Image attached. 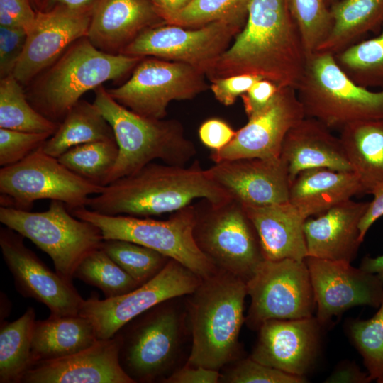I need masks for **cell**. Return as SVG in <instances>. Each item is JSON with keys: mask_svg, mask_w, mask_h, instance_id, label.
Masks as SVG:
<instances>
[{"mask_svg": "<svg viewBox=\"0 0 383 383\" xmlns=\"http://www.w3.org/2000/svg\"><path fill=\"white\" fill-rule=\"evenodd\" d=\"M307 57L286 0H249L243 28L206 77L252 74L296 89Z\"/></svg>", "mask_w": 383, "mask_h": 383, "instance_id": "cell-1", "label": "cell"}, {"mask_svg": "<svg viewBox=\"0 0 383 383\" xmlns=\"http://www.w3.org/2000/svg\"><path fill=\"white\" fill-rule=\"evenodd\" d=\"M231 199L196 161L188 167L151 162L105 186L87 208L104 215L149 217L174 213L196 199L219 204Z\"/></svg>", "mask_w": 383, "mask_h": 383, "instance_id": "cell-2", "label": "cell"}, {"mask_svg": "<svg viewBox=\"0 0 383 383\" xmlns=\"http://www.w3.org/2000/svg\"><path fill=\"white\" fill-rule=\"evenodd\" d=\"M190 295L192 345L187 365L218 370L239 354L246 282L218 270L201 279Z\"/></svg>", "mask_w": 383, "mask_h": 383, "instance_id": "cell-3", "label": "cell"}, {"mask_svg": "<svg viewBox=\"0 0 383 383\" xmlns=\"http://www.w3.org/2000/svg\"><path fill=\"white\" fill-rule=\"evenodd\" d=\"M143 58L103 52L82 37L26 87V94L39 113L60 124L84 94L121 79Z\"/></svg>", "mask_w": 383, "mask_h": 383, "instance_id": "cell-4", "label": "cell"}, {"mask_svg": "<svg viewBox=\"0 0 383 383\" xmlns=\"http://www.w3.org/2000/svg\"><path fill=\"white\" fill-rule=\"evenodd\" d=\"M94 91L93 103L111 126L118 146V158L106 186L155 160L185 166L196 155L195 145L186 137L179 121L138 114L113 99L103 85Z\"/></svg>", "mask_w": 383, "mask_h": 383, "instance_id": "cell-5", "label": "cell"}, {"mask_svg": "<svg viewBox=\"0 0 383 383\" xmlns=\"http://www.w3.org/2000/svg\"><path fill=\"white\" fill-rule=\"evenodd\" d=\"M306 117L331 129L360 121L383 119V89L372 91L354 82L333 55L315 52L307 57L296 88Z\"/></svg>", "mask_w": 383, "mask_h": 383, "instance_id": "cell-6", "label": "cell"}, {"mask_svg": "<svg viewBox=\"0 0 383 383\" xmlns=\"http://www.w3.org/2000/svg\"><path fill=\"white\" fill-rule=\"evenodd\" d=\"M70 211L75 217L96 226L104 240H124L148 247L179 262L201 279L218 270L194 240V204L172 213L167 220L104 215L87 207Z\"/></svg>", "mask_w": 383, "mask_h": 383, "instance_id": "cell-7", "label": "cell"}, {"mask_svg": "<svg viewBox=\"0 0 383 383\" xmlns=\"http://www.w3.org/2000/svg\"><path fill=\"white\" fill-rule=\"evenodd\" d=\"M0 222L48 255L55 271L70 281L81 261L104 241L96 226L75 217L60 201L52 200L42 212L1 206Z\"/></svg>", "mask_w": 383, "mask_h": 383, "instance_id": "cell-8", "label": "cell"}, {"mask_svg": "<svg viewBox=\"0 0 383 383\" xmlns=\"http://www.w3.org/2000/svg\"><path fill=\"white\" fill-rule=\"evenodd\" d=\"M194 240L214 266L245 282L265 260L256 230L243 206L231 199L194 204Z\"/></svg>", "mask_w": 383, "mask_h": 383, "instance_id": "cell-9", "label": "cell"}, {"mask_svg": "<svg viewBox=\"0 0 383 383\" xmlns=\"http://www.w3.org/2000/svg\"><path fill=\"white\" fill-rule=\"evenodd\" d=\"M104 187L76 174L40 147L23 160L0 169L1 206L30 211L35 201L63 202L70 211L87 207Z\"/></svg>", "mask_w": 383, "mask_h": 383, "instance_id": "cell-10", "label": "cell"}, {"mask_svg": "<svg viewBox=\"0 0 383 383\" xmlns=\"http://www.w3.org/2000/svg\"><path fill=\"white\" fill-rule=\"evenodd\" d=\"M246 287L251 302L245 323L250 329L270 319L313 316L316 300L305 260H265Z\"/></svg>", "mask_w": 383, "mask_h": 383, "instance_id": "cell-11", "label": "cell"}, {"mask_svg": "<svg viewBox=\"0 0 383 383\" xmlns=\"http://www.w3.org/2000/svg\"><path fill=\"white\" fill-rule=\"evenodd\" d=\"M205 77L188 64L146 57L135 66L128 80L107 91L133 112L163 119L170 102L192 99L209 87Z\"/></svg>", "mask_w": 383, "mask_h": 383, "instance_id": "cell-12", "label": "cell"}, {"mask_svg": "<svg viewBox=\"0 0 383 383\" xmlns=\"http://www.w3.org/2000/svg\"><path fill=\"white\" fill-rule=\"evenodd\" d=\"M201 278L179 262L170 259L154 277L123 295L84 300L79 314L93 324L98 339L113 337L127 323L171 299L192 294Z\"/></svg>", "mask_w": 383, "mask_h": 383, "instance_id": "cell-13", "label": "cell"}, {"mask_svg": "<svg viewBox=\"0 0 383 383\" xmlns=\"http://www.w3.org/2000/svg\"><path fill=\"white\" fill-rule=\"evenodd\" d=\"M244 25L226 20L196 28L164 24L142 33L121 54L186 63L206 75Z\"/></svg>", "mask_w": 383, "mask_h": 383, "instance_id": "cell-14", "label": "cell"}, {"mask_svg": "<svg viewBox=\"0 0 383 383\" xmlns=\"http://www.w3.org/2000/svg\"><path fill=\"white\" fill-rule=\"evenodd\" d=\"M162 304L118 331L121 338L120 365L135 382L155 380L167 370L176 353L179 318L172 309L161 307Z\"/></svg>", "mask_w": 383, "mask_h": 383, "instance_id": "cell-15", "label": "cell"}, {"mask_svg": "<svg viewBox=\"0 0 383 383\" xmlns=\"http://www.w3.org/2000/svg\"><path fill=\"white\" fill-rule=\"evenodd\" d=\"M23 237L8 227L0 228V248L17 291L49 309L52 317L79 314L84 299L70 281L52 271L23 243Z\"/></svg>", "mask_w": 383, "mask_h": 383, "instance_id": "cell-16", "label": "cell"}, {"mask_svg": "<svg viewBox=\"0 0 383 383\" xmlns=\"http://www.w3.org/2000/svg\"><path fill=\"white\" fill-rule=\"evenodd\" d=\"M316 300L315 317L324 327L350 308H378L383 298V281L375 274L350 262L307 257Z\"/></svg>", "mask_w": 383, "mask_h": 383, "instance_id": "cell-17", "label": "cell"}, {"mask_svg": "<svg viewBox=\"0 0 383 383\" xmlns=\"http://www.w3.org/2000/svg\"><path fill=\"white\" fill-rule=\"evenodd\" d=\"M305 116L296 89L281 87L262 110L248 118L231 143L211 151L214 162L242 158H277L288 131Z\"/></svg>", "mask_w": 383, "mask_h": 383, "instance_id": "cell-18", "label": "cell"}, {"mask_svg": "<svg viewBox=\"0 0 383 383\" xmlns=\"http://www.w3.org/2000/svg\"><path fill=\"white\" fill-rule=\"evenodd\" d=\"M323 326L315 316L270 319L258 329L250 357L265 365L304 377L319 355Z\"/></svg>", "mask_w": 383, "mask_h": 383, "instance_id": "cell-19", "label": "cell"}, {"mask_svg": "<svg viewBox=\"0 0 383 383\" xmlns=\"http://www.w3.org/2000/svg\"><path fill=\"white\" fill-rule=\"evenodd\" d=\"M91 13L37 11L26 30L23 51L13 76L26 87L52 65L74 41L87 37Z\"/></svg>", "mask_w": 383, "mask_h": 383, "instance_id": "cell-20", "label": "cell"}, {"mask_svg": "<svg viewBox=\"0 0 383 383\" xmlns=\"http://www.w3.org/2000/svg\"><path fill=\"white\" fill-rule=\"evenodd\" d=\"M212 178L243 206H262L289 201L291 181L284 161L277 158H242L214 163Z\"/></svg>", "mask_w": 383, "mask_h": 383, "instance_id": "cell-21", "label": "cell"}, {"mask_svg": "<svg viewBox=\"0 0 383 383\" xmlns=\"http://www.w3.org/2000/svg\"><path fill=\"white\" fill-rule=\"evenodd\" d=\"M119 333L60 359L34 364L23 383H135L120 365Z\"/></svg>", "mask_w": 383, "mask_h": 383, "instance_id": "cell-22", "label": "cell"}, {"mask_svg": "<svg viewBox=\"0 0 383 383\" xmlns=\"http://www.w3.org/2000/svg\"><path fill=\"white\" fill-rule=\"evenodd\" d=\"M164 24L151 0H98L87 38L99 50L117 55L146 30Z\"/></svg>", "mask_w": 383, "mask_h": 383, "instance_id": "cell-23", "label": "cell"}, {"mask_svg": "<svg viewBox=\"0 0 383 383\" xmlns=\"http://www.w3.org/2000/svg\"><path fill=\"white\" fill-rule=\"evenodd\" d=\"M369 202L343 201L304 225L307 257L352 262L360 245V223Z\"/></svg>", "mask_w": 383, "mask_h": 383, "instance_id": "cell-24", "label": "cell"}, {"mask_svg": "<svg viewBox=\"0 0 383 383\" xmlns=\"http://www.w3.org/2000/svg\"><path fill=\"white\" fill-rule=\"evenodd\" d=\"M291 183L301 172L316 167L352 171L340 138L318 120L304 117L287 133L281 150Z\"/></svg>", "mask_w": 383, "mask_h": 383, "instance_id": "cell-25", "label": "cell"}, {"mask_svg": "<svg viewBox=\"0 0 383 383\" xmlns=\"http://www.w3.org/2000/svg\"><path fill=\"white\" fill-rule=\"evenodd\" d=\"M243 207L256 230L265 260H306L304 225L306 218L289 201Z\"/></svg>", "mask_w": 383, "mask_h": 383, "instance_id": "cell-26", "label": "cell"}, {"mask_svg": "<svg viewBox=\"0 0 383 383\" xmlns=\"http://www.w3.org/2000/svg\"><path fill=\"white\" fill-rule=\"evenodd\" d=\"M359 194L364 191L353 172L316 167L304 170L294 178L289 202L307 219Z\"/></svg>", "mask_w": 383, "mask_h": 383, "instance_id": "cell-27", "label": "cell"}, {"mask_svg": "<svg viewBox=\"0 0 383 383\" xmlns=\"http://www.w3.org/2000/svg\"><path fill=\"white\" fill-rule=\"evenodd\" d=\"M98 340L91 322L80 314L36 320L31 340L32 366L78 353Z\"/></svg>", "mask_w": 383, "mask_h": 383, "instance_id": "cell-28", "label": "cell"}, {"mask_svg": "<svg viewBox=\"0 0 383 383\" xmlns=\"http://www.w3.org/2000/svg\"><path fill=\"white\" fill-rule=\"evenodd\" d=\"M340 139L364 194L383 182V119L360 121L340 129Z\"/></svg>", "mask_w": 383, "mask_h": 383, "instance_id": "cell-29", "label": "cell"}, {"mask_svg": "<svg viewBox=\"0 0 383 383\" xmlns=\"http://www.w3.org/2000/svg\"><path fill=\"white\" fill-rule=\"evenodd\" d=\"M329 10L332 27L316 52L335 55L383 26V0H340Z\"/></svg>", "mask_w": 383, "mask_h": 383, "instance_id": "cell-30", "label": "cell"}, {"mask_svg": "<svg viewBox=\"0 0 383 383\" xmlns=\"http://www.w3.org/2000/svg\"><path fill=\"white\" fill-rule=\"evenodd\" d=\"M114 139L111 126L94 103L80 99L41 148L45 153L57 158L78 145Z\"/></svg>", "mask_w": 383, "mask_h": 383, "instance_id": "cell-31", "label": "cell"}, {"mask_svg": "<svg viewBox=\"0 0 383 383\" xmlns=\"http://www.w3.org/2000/svg\"><path fill=\"white\" fill-rule=\"evenodd\" d=\"M35 321V309L28 307L14 321H1L0 383H21L32 366L31 340Z\"/></svg>", "mask_w": 383, "mask_h": 383, "instance_id": "cell-32", "label": "cell"}, {"mask_svg": "<svg viewBox=\"0 0 383 383\" xmlns=\"http://www.w3.org/2000/svg\"><path fill=\"white\" fill-rule=\"evenodd\" d=\"M24 87L9 74L0 79V128L51 135L59 127L39 113L29 102Z\"/></svg>", "mask_w": 383, "mask_h": 383, "instance_id": "cell-33", "label": "cell"}, {"mask_svg": "<svg viewBox=\"0 0 383 383\" xmlns=\"http://www.w3.org/2000/svg\"><path fill=\"white\" fill-rule=\"evenodd\" d=\"M334 57L357 84L383 89V26L377 36L357 43Z\"/></svg>", "mask_w": 383, "mask_h": 383, "instance_id": "cell-34", "label": "cell"}, {"mask_svg": "<svg viewBox=\"0 0 383 383\" xmlns=\"http://www.w3.org/2000/svg\"><path fill=\"white\" fill-rule=\"evenodd\" d=\"M118 155L116 140L84 143L57 157L60 163L79 177L105 187Z\"/></svg>", "mask_w": 383, "mask_h": 383, "instance_id": "cell-35", "label": "cell"}, {"mask_svg": "<svg viewBox=\"0 0 383 383\" xmlns=\"http://www.w3.org/2000/svg\"><path fill=\"white\" fill-rule=\"evenodd\" d=\"M73 277L99 288L105 299L123 295L140 285L101 248L91 252L81 261Z\"/></svg>", "mask_w": 383, "mask_h": 383, "instance_id": "cell-36", "label": "cell"}, {"mask_svg": "<svg viewBox=\"0 0 383 383\" xmlns=\"http://www.w3.org/2000/svg\"><path fill=\"white\" fill-rule=\"evenodd\" d=\"M101 248L140 284L157 274L170 260L155 250L124 240H104Z\"/></svg>", "mask_w": 383, "mask_h": 383, "instance_id": "cell-37", "label": "cell"}, {"mask_svg": "<svg viewBox=\"0 0 383 383\" xmlns=\"http://www.w3.org/2000/svg\"><path fill=\"white\" fill-rule=\"evenodd\" d=\"M378 309L369 319L349 320L346 331L372 380L383 383V298Z\"/></svg>", "mask_w": 383, "mask_h": 383, "instance_id": "cell-38", "label": "cell"}, {"mask_svg": "<svg viewBox=\"0 0 383 383\" xmlns=\"http://www.w3.org/2000/svg\"><path fill=\"white\" fill-rule=\"evenodd\" d=\"M249 0H191L181 11L170 18L166 24L196 28L218 21L245 23Z\"/></svg>", "mask_w": 383, "mask_h": 383, "instance_id": "cell-39", "label": "cell"}, {"mask_svg": "<svg viewBox=\"0 0 383 383\" xmlns=\"http://www.w3.org/2000/svg\"><path fill=\"white\" fill-rule=\"evenodd\" d=\"M286 2L309 56L317 50L331 29L330 10L326 0H286Z\"/></svg>", "mask_w": 383, "mask_h": 383, "instance_id": "cell-40", "label": "cell"}, {"mask_svg": "<svg viewBox=\"0 0 383 383\" xmlns=\"http://www.w3.org/2000/svg\"><path fill=\"white\" fill-rule=\"evenodd\" d=\"M221 380L229 383H305L307 379L255 361L250 357L238 361Z\"/></svg>", "mask_w": 383, "mask_h": 383, "instance_id": "cell-41", "label": "cell"}, {"mask_svg": "<svg viewBox=\"0 0 383 383\" xmlns=\"http://www.w3.org/2000/svg\"><path fill=\"white\" fill-rule=\"evenodd\" d=\"M52 135L47 133H30L0 128V165L16 164L37 149Z\"/></svg>", "mask_w": 383, "mask_h": 383, "instance_id": "cell-42", "label": "cell"}, {"mask_svg": "<svg viewBox=\"0 0 383 383\" xmlns=\"http://www.w3.org/2000/svg\"><path fill=\"white\" fill-rule=\"evenodd\" d=\"M24 28L0 26V77L13 73L26 41Z\"/></svg>", "mask_w": 383, "mask_h": 383, "instance_id": "cell-43", "label": "cell"}, {"mask_svg": "<svg viewBox=\"0 0 383 383\" xmlns=\"http://www.w3.org/2000/svg\"><path fill=\"white\" fill-rule=\"evenodd\" d=\"M262 78L252 74H236L210 80L209 88L216 99L224 106L233 105L254 83Z\"/></svg>", "mask_w": 383, "mask_h": 383, "instance_id": "cell-44", "label": "cell"}, {"mask_svg": "<svg viewBox=\"0 0 383 383\" xmlns=\"http://www.w3.org/2000/svg\"><path fill=\"white\" fill-rule=\"evenodd\" d=\"M37 16L29 0H0V26L27 30Z\"/></svg>", "mask_w": 383, "mask_h": 383, "instance_id": "cell-45", "label": "cell"}, {"mask_svg": "<svg viewBox=\"0 0 383 383\" xmlns=\"http://www.w3.org/2000/svg\"><path fill=\"white\" fill-rule=\"evenodd\" d=\"M236 131L225 121L211 118L199 126L198 134L201 143L211 151H218L228 145Z\"/></svg>", "mask_w": 383, "mask_h": 383, "instance_id": "cell-46", "label": "cell"}, {"mask_svg": "<svg viewBox=\"0 0 383 383\" xmlns=\"http://www.w3.org/2000/svg\"><path fill=\"white\" fill-rule=\"evenodd\" d=\"M279 87L274 82L261 79L240 97L248 118L265 108L273 99Z\"/></svg>", "mask_w": 383, "mask_h": 383, "instance_id": "cell-47", "label": "cell"}, {"mask_svg": "<svg viewBox=\"0 0 383 383\" xmlns=\"http://www.w3.org/2000/svg\"><path fill=\"white\" fill-rule=\"evenodd\" d=\"M221 375L217 370L201 366H187L164 379L167 383H217Z\"/></svg>", "mask_w": 383, "mask_h": 383, "instance_id": "cell-48", "label": "cell"}, {"mask_svg": "<svg viewBox=\"0 0 383 383\" xmlns=\"http://www.w3.org/2000/svg\"><path fill=\"white\" fill-rule=\"evenodd\" d=\"M372 381L367 372H362L356 363L345 360L337 365L324 382L369 383Z\"/></svg>", "mask_w": 383, "mask_h": 383, "instance_id": "cell-49", "label": "cell"}, {"mask_svg": "<svg viewBox=\"0 0 383 383\" xmlns=\"http://www.w3.org/2000/svg\"><path fill=\"white\" fill-rule=\"evenodd\" d=\"M370 194L373 196V199L369 202L367 209L359 226L360 238L362 242L372 224L383 216V182L377 184Z\"/></svg>", "mask_w": 383, "mask_h": 383, "instance_id": "cell-50", "label": "cell"}, {"mask_svg": "<svg viewBox=\"0 0 383 383\" xmlns=\"http://www.w3.org/2000/svg\"><path fill=\"white\" fill-rule=\"evenodd\" d=\"M98 0H38V11H65L74 13H92Z\"/></svg>", "mask_w": 383, "mask_h": 383, "instance_id": "cell-51", "label": "cell"}, {"mask_svg": "<svg viewBox=\"0 0 383 383\" xmlns=\"http://www.w3.org/2000/svg\"><path fill=\"white\" fill-rule=\"evenodd\" d=\"M162 18L167 21L184 9L191 0H151Z\"/></svg>", "mask_w": 383, "mask_h": 383, "instance_id": "cell-52", "label": "cell"}, {"mask_svg": "<svg viewBox=\"0 0 383 383\" xmlns=\"http://www.w3.org/2000/svg\"><path fill=\"white\" fill-rule=\"evenodd\" d=\"M359 267L365 271L377 274L383 281V254L374 257H364Z\"/></svg>", "mask_w": 383, "mask_h": 383, "instance_id": "cell-53", "label": "cell"}, {"mask_svg": "<svg viewBox=\"0 0 383 383\" xmlns=\"http://www.w3.org/2000/svg\"><path fill=\"white\" fill-rule=\"evenodd\" d=\"M331 1H332V4L336 2V1H338L340 0H330ZM326 2H327V0H326Z\"/></svg>", "mask_w": 383, "mask_h": 383, "instance_id": "cell-54", "label": "cell"}]
</instances>
